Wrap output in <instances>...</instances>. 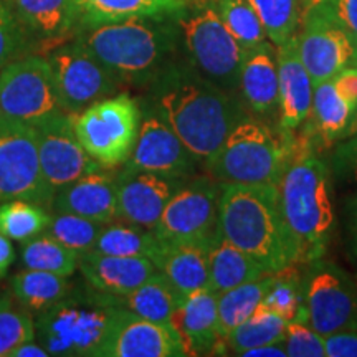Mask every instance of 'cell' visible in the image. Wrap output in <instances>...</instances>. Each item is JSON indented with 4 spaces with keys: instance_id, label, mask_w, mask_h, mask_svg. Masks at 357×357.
I'll use <instances>...</instances> for the list:
<instances>
[{
    "instance_id": "obj_1",
    "label": "cell",
    "mask_w": 357,
    "mask_h": 357,
    "mask_svg": "<svg viewBox=\"0 0 357 357\" xmlns=\"http://www.w3.org/2000/svg\"><path fill=\"white\" fill-rule=\"evenodd\" d=\"M151 83L155 113L199 160L207 162L245 118L235 95L200 77L190 65H167Z\"/></svg>"
},
{
    "instance_id": "obj_2",
    "label": "cell",
    "mask_w": 357,
    "mask_h": 357,
    "mask_svg": "<svg viewBox=\"0 0 357 357\" xmlns=\"http://www.w3.org/2000/svg\"><path fill=\"white\" fill-rule=\"evenodd\" d=\"M218 231L278 275L300 260V248L289 231L280 205L278 184L220 182Z\"/></svg>"
},
{
    "instance_id": "obj_3",
    "label": "cell",
    "mask_w": 357,
    "mask_h": 357,
    "mask_svg": "<svg viewBox=\"0 0 357 357\" xmlns=\"http://www.w3.org/2000/svg\"><path fill=\"white\" fill-rule=\"evenodd\" d=\"M78 42L118 82L149 83L172 63L181 30L177 15L139 17L88 26Z\"/></svg>"
},
{
    "instance_id": "obj_4",
    "label": "cell",
    "mask_w": 357,
    "mask_h": 357,
    "mask_svg": "<svg viewBox=\"0 0 357 357\" xmlns=\"http://www.w3.org/2000/svg\"><path fill=\"white\" fill-rule=\"evenodd\" d=\"M119 307L114 294L89 284L79 291L71 288L63 300L40 311L35 339L50 356L100 357Z\"/></svg>"
},
{
    "instance_id": "obj_5",
    "label": "cell",
    "mask_w": 357,
    "mask_h": 357,
    "mask_svg": "<svg viewBox=\"0 0 357 357\" xmlns=\"http://www.w3.org/2000/svg\"><path fill=\"white\" fill-rule=\"evenodd\" d=\"M284 222L300 248V260H314L334 225L329 171L323 160L306 155L289 164L278 182Z\"/></svg>"
},
{
    "instance_id": "obj_6",
    "label": "cell",
    "mask_w": 357,
    "mask_h": 357,
    "mask_svg": "<svg viewBox=\"0 0 357 357\" xmlns=\"http://www.w3.org/2000/svg\"><path fill=\"white\" fill-rule=\"evenodd\" d=\"M205 164L218 182L278 184L291 162L278 134L260 119L245 116Z\"/></svg>"
},
{
    "instance_id": "obj_7",
    "label": "cell",
    "mask_w": 357,
    "mask_h": 357,
    "mask_svg": "<svg viewBox=\"0 0 357 357\" xmlns=\"http://www.w3.org/2000/svg\"><path fill=\"white\" fill-rule=\"evenodd\" d=\"M177 25L192 68L236 96L245 50L223 25L212 3H189L185 10L177 13Z\"/></svg>"
},
{
    "instance_id": "obj_8",
    "label": "cell",
    "mask_w": 357,
    "mask_h": 357,
    "mask_svg": "<svg viewBox=\"0 0 357 357\" xmlns=\"http://www.w3.org/2000/svg\"><path fill=\"white\" fill-rule=\"evenodd\" d=\"M78 141L102 167L123 166L136 144L141 109L126 93L102 98L71 114Z\"/></svg>"
},
{
    "instance_id": "obj_9",
    "label": "cell",
    "mask_w": 357,
    "mask_h": 357,
    "mask_svg": "<svg viewBox=\"0 0 357 357\" xmlns=\"http://www.w3.org/2000/svg\"><path fill=\"white\" fill-rule=\"evenodd\" d=\"M12 199L50 208L53 202L40 169L35 128L0 113V202Z\"/></svg>"
},
{
    "instance_id": "obj_10",
    "label": "cell",
    "mask_w": 357,
    "mask_h": 357,
    "mask_svg": "<svg viewBox=\"0 0 357 357\" xmlns=\"http://www.w3.org/2000/svg\"><path fill=\"white\" fill-rule=\"evenodd\" d=\"M0 113L26 124H37L61 109L47 58L26 56L0 70Z\"/></svg>"
},
{
    "instance_id": "obj_11",
    "label": "cell",
    "mask_w": 357,
    "mask_h": 357,
    "mask_svg": "<svg viewBox=\"0 0 357 357\" xmlns=\"http://www.w3.org/2000/svg\"><path fill=\"white\" fill-rule=\"evenodd\" d=\"M220 182L211 177L185 182L164 208L154 234L164 243L211 245L218 231Z\"/></svg>"
},
{
    "instance_id": "obj_12",
    "label": "cell",
    "mask_w": 357,
    "mask_h": 357,
    "mask_svg": "<svg viewBox=\"0 0 357 357\" xmlns=\"http://www.w3.org/2000/svg\"><path fill=\"white\" fill-rule=\"evenodd\" d=\"M296 40L301 61L314 86L333 79L347 66L357 65L354 40L314 3L305 0H301Z\"/></svg>"
},
{
    "instance_id": "obj_13",
    "label": "cell",
    "mask_w": 357,
    "mask_h": 357,
    "mask_svg": "<svg viewBox=\"0 0 357 357\" xmlns=\"http://www.w3.org/2000/svg\"><path fill=\"white\" fill-rule=\"evenodd\" d=\"M47 60L52 66L58 102L68 114H77L93 102L108 98L119 83L79 42L66 45Z\"/></svg>"
},
{
    "instance_id": "obj_14",
    "label": "cell",
    "mask_w": 357,
    "mask_h": 357,
    "mask_svg": "<svg viewBox=\"0 0 357 357\" xmlns=\"http://www.w3.org/2000/svg\"><path fill=\"white\" fill-rule=\"evenodd\" d=\"M33 128L37 134L40 169L53 197L63 187L101 166L78 141L71 114L56 113L33 124Z\"/></svg>"
},
{
    "instance_id": "obj_15",
    "label": "cell",
    "mask_w": 357,
    "mask_h": 357,
    "mask_svg": "<svg viewBox=\"0 0 357 357\" xmlns=\"http://www.w3.org/2000/svg\"><path fill=\"white\" fill-rule=\"evenodd\" d=\"M197 158L155 111L142 116L136 144L123 169L147 171L187 178L195 171Z\"/></svg>"
},
{
    "instance_id": "obj_16",
    "label": "cell",
    "mask_w": 357,
    "mask_h": 357,
    "mask_svg": "<svg viewBox=\"0 0 357 357\" xmlns=\"http://www.w3.org/2000/svg\"><path fill=\"white\" fill-rule=\"evenodd\" d=\"M306 323L321 336L357 329V291L337 270H321L305 294Z\"/></svg>"
},
{
    "instance_id": "obj_17",
    "label": "cell",
    "mask_w": 357,
    "mask_h": 357,
    "mask_svg": "<svg viewBox=\"0 0 357 357\" xmlns=\"http://www.w3.org/2000/svg\"><path fill=\"white\" fill-rule=\"evenodd\" d=\"M187 356L176 329L149 321L121 306L116 312L100 357Z\"/></svg>"
},
{
    "instance_id": "obj_18",
    "label": "cell",
    "mask_w": 357,
    "mask_h": 357,
    "mask_svg": "<svg viewBox=\"0 0 357 357\" xmlns=\"http://www.w3.org/2000/svg\"><path fill=\"white\" fill-rule=\"evenodd\" d=\"M185 182L184 177L123 169L118 174L119 220L154 230L169 200Z\"/></svg>"
},
{
    "instance_id": "obj_19",
    "label": "cell",
    "mask_w": 357,
    "mask_h": 357,
    "mask_svg": "<svg viewBox=\"0 0 357 357\" xmlns=\"http://www.w3.org/2000/svg\"><path fill=\"white\" fill-rule=\"evenodd\" d=\"M53 212L75 213L100 223L119 220L118 176L100 166L56 192Z\"/></svg>"
},
{
    "instance_id": "obj_20",
    "label": "cell",
    "mask_w": 357,
    "mask_h": 357,
    "mask_svg": "<svg viewBox=\"0 0 357 357\" xmlns=\"http://www.w3.org/2000/svg\"><path fill=\"white\" fill-rule=\"evenodd\" d=\"M280 88V124L284 131H293L306 123L312 106L314 84L303 65L298 52L296 33L276 47Z\"/></svg>"
},
{
    "instance_id": "obj_21",
    "label": "cell",
    "mask_w": 357,
    "mask_h": 357,
    "mask_svg": "<svg viewBox=\"0 0 357 357\" xmlns=\"http://www.w3.org/2000/svg\"><path fill=\"white\" fill-rule=\"evenodd\" d=\"M78 268L89 287L114 296L132 291L159 271L149 258L114 257L96 250L82 253Z\"/></svg>"
},
{
    "instance_id": "obj_22",
    "label": "cell",
    "mask_w": 357,
    "mask_h": 357,
    "mask_svg": "<svg viewBox=\"0 0 357 357\" xmlns=\"http://www.w3.org/2000/svg\"><path fill=\"white\" fill-rule=\"evenodd\" d=\"M240 95L247 108L260 118L280 109L276 47L270 40L245 52L240 71Z\"/></svg>"
},
{
    "instance_id": "obj_23",
    "label": "cell",
    "mask_w": 357,
    "mask_h": 357,
    "mask_svg": "<svg viewBox=\"0 0 357 357\" xmlns=\"http://www.w3.org/2000/svg\"><path fill=\"white\" fill-rule=\"evenodd\" d=\"M218 293L211 288L199 289L187 296L174 314L172 324L182 339L185 354H207L218 341Z\"/></svg>"
},
{
    "instance_id": "obj_24",
    "label": "cell",
    "mask_w": 357,
    "mask_h": 357,
    "mask_svg": "<svg viewBox=\"0 0 357 357\" xmlns=\"http://www.w3.org/2000/svg\"><path fill=\"white\" fill-rule=\"evenodd\" d=\"M190 0H73L75 25L83 29L139 17H169L185 10Z\"/></svg>"
},
{
    "instance_id": "obj_25",
    "label": "cell",
    "mask_w": 357,
    "mask_h": 357,
    "mask_svg": "<svg viewBox=\"0 0 357 357\" xmlns=\"http://www.w3.org/2000/svg\"><path fill=\"white\" fill-rule=\"evenodd\" d=\"M208 245L164 243L155 268L166 276L181 300L208 288Z\"/></svg>"
},
{
    "instance_id": "obj_26",
    "label": "cell",
    "mask_w": 357,
    "mask_h": 357,
    "mask_svg": "<svg viewBox=\"0 0 357 357\" xmlns=\"http://www.w3.org/2000/svg\"><path fill=\"white\" fill-rule=\"evenodd\" d=\"M208 288L215 293L240 287L248 281L270 275L255 258L235 247L220 231L208 245Z\"/></svg>"
},
{
    "instance_id": "obj_27",
    "label": "cell",
    "mask_w": 357,
    "mask_h": 357,
    "mask_svg": "<svg viewBox=\"0 0 357 357\" xmlns=\"http://www.w3.org/2000/svg\"><path fill=\"white\" fill-rule=\"evenodd\" d=\"M116 300L124 310L154 323L171 326V328H174V314L182 303L181 296L160 271L132 291L116 296Z\"/></svg>"
},
{
    "instance_id": "obj_28",
    "label": "cell",
    "mask_w": 357,
    "mask_h": 357,
    "mask_svg": "<svg viewBox=\"0 0 357 357\" xmlns=\"http://www.w3.org/2000/svg\"><path fill=\"white\" fill-rule=\"evenodd\" d=\"M164 242L154 230L136 223H106L95 243L96 252L114 257H142L149 258L155 265Z\"/></svg>"
},
{
    "instance_id": "obj_29",
    "label": "cell",
    "mask_w": 357,
    "mask_h": 357,
    "mask_svg": "<svg viewBox=\"0 0 357 357\" xmlns=\"http://www.w3.org/2000/svg\"><path fill=\"white\" fill-rule=\"evenodd\" d=\"M22 26L42 37H56L75 25L73 0H7Z\"/></svg>"
},
{
    "instance_id": "obj_30",
    "label": "cell",
    "mask_w": 357,
    "mask_h": 357,
    "mask_svg": "<svg viewBox=\"0 0 357 357\" xmlns=\"http://www.w3.org/2000/svg\"><path fill=\"white\" fill-rule=\"evenodd\" d=\"M354 111L337 95L333 79L316 84L312 91V106L307 119L326 144L337 139H346ZM306 119V121H307Z\"/></svg>"
},
{
    "instance_id": "obj_31",
    "label": "cell",
    "mask_w": 357,
    "mask_h": 357,
    "mask_svg": "<svg viewBox=\"0 0 357 357\" xmlns=\"http://www.w3.org/2000/svg\"><path fill=\"white\" fill-rule=\"evenodd\" d=\"M273 281L275 275L270 273L218 293V334L222 339H225L236 326L245 323L257 311Z\"/></svg>"
},
{
    "instance_id": "obj_32",
    "label": "cell",
    "mask_w": 357,
    "mask_h": 357,
    "mask_svg": "<svg viewBox=\"0 0 357 357\" xmlns=\"http://www.w3.org/2000/svg\"><path fill=\"white\" fill-rule=\"evenodd\" d=\"M71 283L66 276L50 273V271L29 270L22 271L12 278V289L20 305L26 310L43 311L63 300L71 291Z\"/></svg>"
},
{
    "instance_id": "obj_33",
    "label": "cell",
    "mask_w": 357,
    "mask_h": 357,
    "mask_svg": "<svg viewBox=\"0 0 357 357\" xmlns=\"http://www.w3.org/2000/svg\"><path fill=\"white\" fill-rule=\"evenodd\" d=\"M287 324L288 321H284L280 314L258 306L257 311L245 323L236 326L223 341H227L234 354L243 356L245 352L255 347L283 342Z\"/></svg>"
},
{
    "instance_id": "obj_34",
    "label": "cell",
    "mask_w": 357,
    "mask_h": 357,
    "mask_svg": "<svg viewBox=\"0 0 357 357\" xmlns=\"http://www.w3.org/2000/svg\"><path fill=\"white\" fill-rule=\"evenodd\" d=\"M22 263L29 270L50 271V273L71 276L79 265V253L75 252L48 235H38L26 240L22 247Z\"/></svg>"
},
{
    "instance_id": "obj_35",
    "label": "cell",
    "mask_w": 357,
    "mask_h": 357,
    "mask_svg": "<svg viewBox=\"0 0 357 357\" xmlns=\"http://www.w3.org/2000/svg\"><path fill=\"white\" fill-rule=\"evenodd\" d=\"M211 3L245 52L268 42L265 25L248 0H211Z\"/></svg>"
},
{
    "instance_id": "obj_36",
    "label": "cell",
    "mask_w": 357,
    "mask_h": 357,
    "mask_svg": "<svg viewBox=\"0 0 357 357\" xmlns=\"http://www.w3.org/2000/svg\"><path fill=\"white\" fill-rule=\"evenodd\" d=\"M50 215L42 205L24 199L0 202V234L17 242H26L42 235L47 229Z\"/></svg>"
},
{
    "instance_id": "obj_37",
    "label": "cell",
    "mask_w": 357,
    "mask_h": 357,
    "mask_svg": "<svg viewBox=\"0 0 357 357\" xmlns=\"http://www.w3.org/2000/svg\"><path fill=\"white\" fill-rule=\"evenodd\" d=\"M102 227H105V223L89 220L86 217L55 212V215L50 217V222H48L43 234L82 255V253L95 248L98 235H100Z\"/></svg>"
},
{
    "instance_id": "obj_38",
    "label": "cell",
    "mask_w": 357,
    "mask_h": 357,
    "mask_svg": "<svg viewBox=\"0 0 357 357\" xmlns=\"http://www.w3.org/2000/svg\"><path fill=\"white\" fill-rule=\"evenodd\" d=\"M265 25L268 40L278 47L296 33L301 0H248Z\"/></svg>"
},
{
    "instance_id": "obj_39",
    "label": "cell",
    "mask_w": 357,
    "mask_h": 357,
    "mask_svg": "<svg viewBox=\"0 0 357 357\" xmlns=\"http://www.w3.org/2000/svg\"><path fill=\"white\" fill-rule=\"evenodd\" d=\"M35 341V323L26 311L15 310L8 298L0 300V357H10L17 347Z\"/></svg>"
},
{
    "instance_id": "obj_40",
    "label": "cell",
    "mask_w": 357,
    "mask_h": 357,
    "mask_svg": "<svg viewBox=\"0 0 357 357\" xmlns=\"http://www.w3.org/2000/svg\"><path fill=\"white\" fill-rule=\"evenodd\" d=\"M260 306L276 312L288 323L293 319H306L305 312H301L305 310V306H301L300 287H298V281L294 278L281 280L278 276H275L273 284H271L266 296L263 298Z\"/></svg>"
},
{
    "instance_id": "obj_41",
    "label": "cell",
    "mask_w": 357,
    "mask_h": 357,
    "mask_svg": "<svg viewBox=\"0 0 357 357\" xmlns=\"http://www.w3.org/2000/svg\"><path fill=\"white\" fill-rule=\"evenodd\" d=\"M283 344L287 357H326L324 336L305 321H289Z\"/></svg>"
},
{
    "instance_id": "obj_42",
    "label": "cell",
    "mask_w": 357,
    "mask_h": 357,
    "mask_svg": "<svg viewBox=\"0 0 357 357\" xmlns=\"http://www.w3.org/2000/svg\"><path fill=\"white\" fill-rule=\"evenodd\" d=\"M24 45L20 22L8 10L7 6L0 3V70L10 63Z\"/></svg>"
},
{
    "instance_id": "obj_43",
    "label": "cell",
    "mask_w": 357,
    "mask_h": 357,
    "mask_svg": "<svg viewBox=\"0 0 357 357\" xmlns=\"http://www.w3.org/2000/svg\"><path fill=\"white\" fill-rule=\"evenodd\" d=\"M314 3L329 19H333L357 47V0H305Z\"/></svg>"
},
{
    "instance_id": "obj_44",
    "label": "cell",
    "mask_w": 357,
    "mask_h": 357,
    "mask_svg": "<svg viewBox=\"0 0 357 357\" xmlns=\"http://www.w3.org/2000/svg\"><path fill=\"white\" fill-rule=\"evenodd\" d=\"M326 357H357V329L324 336Z\"/></svg>"
},
{
    "instance_id": "obj_45",
    "label": "cell",
    "mask_w": 357,
    "mask_h": 357,
    "mask_svg": "<svg viewBox=\"0 0 357 357\" xmlns=\"http://www.w3.org/2000/svg\"><path fill=\"white\" fill-rule=\"evenodd\" d=\"M337 95L344 100L352 111L357 108V65L347 66L333 78Z\"/></svg>"
},
{
    "instance_id": "obj_46",
    "label": "cell",
    "mask_w": 357,
    "mask_h": 357,
    "mask_svg": "<svg viewBox=\"0 0 357 357\" xmlns=\"http://www.w3.org/2000/svg\"><path fill=\"white\" fill-rule=\"evenodd\" d=\"M351 137H354V139L344 142L337 149L334 164H336V169L339 172L347 174L352 181L357 182V134Z\"/></svg>"
},
{
    "instance_id": "obj_47",
    "label": "cell",
    "mask_w": 357,
    "mask_h": 357,
    "mask_svg": "<svg viewBox=\"0 0 357 357\" xmlns=\"http://www.w3.org/2000/svg\"><path fill=\"white\" fill-rule=\"evenodd\" d=\"M13 260H15V250H13V245L10 243V238L0 234V278L7 275Z\"/></svg>"
},
{
    "instance_id": "obj_48",
    "label": "cell",
    "mask_w": 357,
    "mask_h": 357,
    "mask_svg": "<svg viewBox=\"0 0 357 357\" xmlns=\"http://www.w3.org/2000/svg\"><path fill=\"white\" fill-rule=\"evenodd\" d=\"M243 356L248 357H287L283 342H276V344H268L261 347H255L245 352Z\"/></svg>"
},
{
    "instance_id": "obj_49",
    "label": "cell",
    "mask_w": 357,
    "mask_h": 357,
    "mask_svg": "<svg viewBox=\"0 0 357 357\" xmlns=\"http://www.w3.org/2000/svg\"><path fill=\"white\" fill-rule=\"evenodd\" d=\"M50 356L42 344H35L33 341L25 342L12 352L10 357H47Z\"/></svg>"
},
{
    "instance_id": "obj_50",
    "label": "cell",
    "mask_w": 357,
    "mask_h": 357,
    "mask_svg": "<svg viewBox=\"0 0 357 357\" xmlns=\"http://www.w3.org/2000/svg\"><path fill=\"white\" fill-rule=\"evenodd\" d=\"M351 248L357 261V197L351 202Z\"/></svg>"
},
{
    "instance_id": "obj_51",
    "label": "cell",
    "mask_w": 357,
    "mask_h": 357,
    "mask_svg": "<svg viewBox=\"0 0 357 357\" xmlns=\"http://www.w3.org/2000/svg\"><path fill=\"white\" fill-rule=\"evenodd\" d=\"M357 134V108L354 111V116H352V121H351V126H349V132H347V137L351 136H356ZM346 137V139H347Z\"/></svg>"
}]
</instances>
